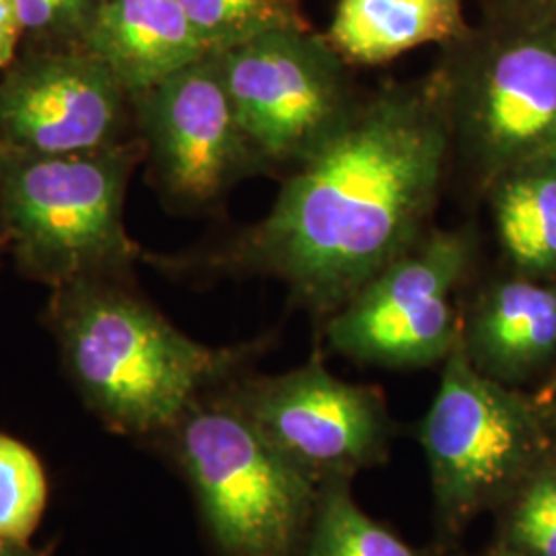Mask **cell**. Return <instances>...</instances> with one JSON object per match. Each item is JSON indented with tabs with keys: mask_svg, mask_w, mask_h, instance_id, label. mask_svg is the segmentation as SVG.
Wrapping results in <instances>:
<instances>
[{
	"mask_svg": "<svg viewBox=\"0 0 556 556\" xmlns=\"http://www.w3.org/2000/svg\"><path fill=\"white\" fill-rule=\"evenodd\" d=\"M4 245H7V238H4V233H2V231H0V250H2V248H4Z\"/></svg>",
	"mask_w": 556,
	"mask_h": 556,
	"instance_id": "25",
	"label": "cell"
},
{
	"mask_svg": "<svg viewBox=\"0 0 556 556\" xmlns=\"http://www.w3.org/2000/svg\"><path fill=\"white\" fill-rule=\"evenodd\" d=\"M468 31L464 0H337L326 40L346 64L374 66Z\"/></svg>",
	"mask_w": 556,
	"mask_h": 556,
	"instance_id": "14",
	"label": "cell"
},
{
	"mask_svg": "<svg viewBox=\"0 0 556 556\" xmlns=\"http://www.w3.org/2000/svg\"><path fill=\"white\" fill-rule=\"evenodd\" d=\"M231 400L319 486L346 480L388 454L390 418L381 396L337 378L318 358L250 381Z\"/></svg>",
	"mask_w": 556,
	"mask_h": 556,
	"instance_id": "9",
	"label": "cell"
},
{
	"mask_svg": "<svg viewBox=\"0 0 556 556\" xmlns=\"http://www.w3.org/2000/svg\"><path fill=\"white\" fill-rule=\"evenodd\" d=\"M285 2H291V4H298V0H285Z\"/></svg>",
	"mask_w": 556,
	"mask_h": 556,
	"instance_id": "26",
	"label": "cell"
},
{
	"mask_svg": "<svg viewBox=\"0 0 556 556\" xmlns=\"http://www.w3.org/2000/svg\"><path fill=\"white\" fill-rule=\"evenodd\" d=\"M128 93L89 52L25 60L0 83V142L46 155L114 142Z\"/></svg>",
	"mask_w": 556,
	"mask_h": 556,
	"instance_id": "11",
	"label": "cell"
},
{
	"mask_svg": "<svg viewBox=\"0 0 556 556\" xmlns=\"http://www.w3.org/2000/svg\"><path fill=\"white\" fill-rule=\"evenodd\" d=\"M80 38L132 98L211 56L178 0H98Z\"/></svg>",
	"mask_w": 556,
	"mask_h": 556,
	"instance_id": "12",
	"label": "cell"
},
{
	"mask_svg": "<svg viewBox=\"0 0 556 556\" xmlns=\"http://www.w3.org/2000/svg\"><path fill=\"white\" fill-rule=\"evenodd\" d=\"M452 147L438 71L381 89L299 163L233 260L334 314L427 233Z\"/></svg>",
	"mask_w": 556,
	"mask_h": 556,
	"instance_id": "1",
	"label": "cell"
},
{
	"mask_svg": "<svg viewBox=\"0 0 556 556\" xmlns=\"http://www.w3.org/2000/svg\"><path fill=\"white\" fill-rule=\"evenodd\" d=\"M137 144L46 155L0 142V220L29 277L54 289L126 268L139 248L124 229Z\"/></svg>",
	"mask_w": 556,
	"mask_h": 556,
	"instance_id": "3",
	"label": "cell"
},
{
	"mask_svg": "<svg viewBox=\"0 0 556 556\" xmlns=\"http://www.w3.org/2000/svg\"><path fill=\"white\" fill-rule=\"evenodd\" d=\"M239 124L266 163H303L337 135L358 100L346 62L307 25L217 54Z\"/></svg>",
	"mask_w": 556,
	"mask_h": 556,
	"instance_id": "7",
	"label": "cell"
},
{
	"mask_svg": "<svg viewBox=\"0 0 556 556\" xmlns=\"http://www.w3.org/2000/svg\"><path fill=\"white\" fill-rule=\"evenodd\" d=\"M486 190L507 256L521 270L556 273V160L516 167Z\"/></svg>",
	"mask_w": 556,
	"mask_h": 556,
	"instance_id": "15",
	"label": "cell"
},
{
	"mask_svg": "<svg viewBox=\"0 0 556 556\" xmlns=\"http://www.w3.org/2000/svg\"><path fill=\"white\" fill-rule=\"evenodd\" d=\"M52 321L85 400L124 433L169 429L236 361L103 277L56 289Z\"/></svg>",
	"mask_w": 556,
	"mask_h": 556,
	"instance_id": "2",
	"label": "cell"
},
{
	"mask_svg": "<svg viewBox=\"0 0 556 556\" xmlns=\"http://www.w3.org/2000/svg\"><path fill=\"white\" fill-rule=\"evenodd\" d=\"M511 536L530 556H556V475L526 486L511 517Z\"/></svg>",
	"mask_w": 556,
	"mask_h": 556,
	"instance_id": "19",
	"label": "cell"
},
{
	"mask_svg": "<svg viewBox=\"0 0 556 556\" xmlns=\"http://www.w3.org/2000/svg\"><path fill=\"white\" fill-rule=\"evenodd\" d=\"M491 556H526V555H519V553H514V551H503V553H497V555H491Z\"/></svg>",
	"mask_w": 556,
	"mask_h": 556,
	"instance_id": "24",
	"label": "cell"
},
{
	"mask_svg": "<svg viewBox=\"0 0 556 556\" xmlns=\"http://www.w3.org/2000/svg\"><path fill=\"white\" fill-rule=\"evenodd\" d=\"M40 459L17 439L0 435V538L27 544L46 509Z\"/></svg>",
	"mask_w": 556,
	"mask_h": 556,
	"instance_id": "18",
	"label": "cell"
},
{
	"mask_svg": "<svg viewBox=\"0 0 556 556\" xmlns=\"http://www.w3.org/2000/svg\"><path fill=\"white\" fill-rule=\"evenodd\" d=\"M21 27L13 0H0V68H7L15 59Z\"/></svg>",
	"mask_w": 556,
	"mask_h": 556,
	"instance_id": "22",
	"label": "cell"
},
{
	"mask_svg": "<svg viewBox=\"0 0 556 556\" xmlns=\"http://www.w3.org/2000/svg\"><path fill=\"white\" fill-rule=\"evenodd\" d=\"M303 556H417L400 538L367 516L346 480L319 486L318 503L301 542Z\"/></svg>",
	"mask_w": 556,
	"mask_h": 556,
	"instance_id": "16",
	"label": "cell"
},
{
	"mask_svg": "<svg viewBox=\"0 0 556 556\" xmlns=\"http://www.w3.org/2000/svg\"><path fill=\"white\" fill-rule=\"evenodd\" d=\"M137 101L157 176L174 199L211 202L266 165L239 124L217 54L181 68Z\"/></svg>",
	"mask_w": 556,
	"mask_h": 556,
	"instance_id": "10",
	"label": "cell"
},
{
	"mask_svg": "<svg viewBox=\"0 0 556 556\" xmlns=\"http://www.w3.org/2000/svg\"><path fill=\"white\" fill-rule=\"evenodd\" d=\"M459 340L480 374L501 383L528 378L556 355V285L521 277L493 282Z\"/></svg>",
	"mask_w": 556,
	"mask_h": 556,
	"instance_id": "13",
	"label": "cell"
},
{
	"mask_svg": "<svg viewBox=\"0 0 556 556\" xmlns=\"http://www.w3.org/2000/svg\"><path fill=\"white\" fill-rule=\"evenodd\" d=\"M178 4L211 54L275 29L305 25L298 4L285 0H178Z\"/></svg>",
	"mask_w": 556,
	"mask_h": 556,
	"instance_id": "17",
	"label": "cell"
},
{
	"mask_svg": "<svg viewBox=\"0 0 556 556\" xmlns=\"http://www.w3.org/2000/svg\"><path fill=\"white\" fill-rule=\"evenodd\" d=\"M472 258L470 229L425 233L332 314L330 346L394 369L445 361L462 338L454 295Z\"/></svg>",
	"mask_w": 556,
	"mask_h": 556,
	"instance_id": "8",
	"label": "cell"
},
{
	"mask_svg": "<svg viewBox=\"0 0 556 556\" xmlns=\"http://www.w3.org/2000/svg\"><path fill=\"white\" fill-rule=\"evenodd\" d=\"M452 50L438 75L454 144L480 184L556 160V21H495Z\"/></svg>",
	"mask_w": 556,
	"mask_h": 556,
	"instance_id": "4",
	"label": "cell"
},
{
	"mask_svg": "<svg viewBox=\"0 0 556 556\" xmlns=\"http://www.w3.org/2000/svg\"><path fill=\"white\" fill-rule=\"evenodd\" d=\"M420 445L441 516L464 526L536 466L544 433L532 406L480 374L459 340L420 422Z\"/></svg>",
	"mask_w": 556,
	"mask_h": 556,
	"instance_id": "6",
	"label": "cell"
},
{
	"mask_svg": "<svg viewBox=\"0 0 556 556\" xmlns=\"http://www.w3.org/2000/svg\"><path fill=\"white\" fill-rule=\"evenodd\" d=\"M23 29L83 34L98 0H13Z\"/></svg>",
	"mask_w": 556,
	"mask_h": 556,
	"instance_id": "20",
	"label": "cell"
},
{
	"mask_svg": "<svg viewBox=\"0 0 556 556\" xmlns=\"http://www.w3.org/2000/svg\"><path fill=\"white\" fill-rule=\"evenodd\" d=\"M0 556H38L27 544H17L0 538Z\"/></svg>",
	"mask_w": 556,
	"mask_h": 556,
	"instance_id": "23",
	"label": "cell"
},
{
	"mask_svg": "<svg viewBox=\"0 0 556 556\" xmlns=\"http://www.w3.org/2000/svg\"><path fill=\"white\" fill-rule=\"evenodd\" d=\"M497 23L556 21V0H486Z\"/></svg>",
	"mask_w": 556,
	"mask_h": 556,
	"instance_id": "21",
	"label": "cell"
},
{
	"mask_svg": "<svg viewBox=\"0 0 556 556\" xmlns=\"http://www.w3.org/2000/svg\"><path fill=\"white\" fill-rule=\"evenodd\" d=\"M178 457L227 556H295L319 484L229 397L197 402L174 425Z\"/></svg>",
	"mask_w": 556,
	"mask_h": 556,
	"instance_id": "5",
	"label": "cell"
}]
</instances>
